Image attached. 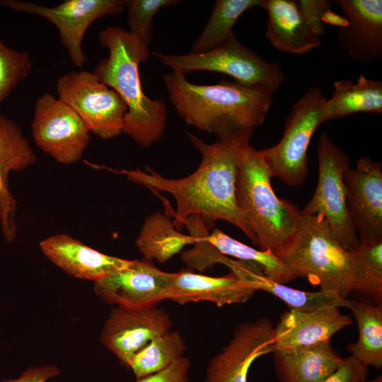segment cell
<instances>
[{"mask_svg": "<svg viewBox=\"0 0 382 382\" xmlns=\"http://www.w3.org/2000/svg\"><path fill=\"white\" fill-rule=\"evenodd\" d=\"M272 178L260 151L246 144L238 163L237 206L257 246L279 256L291 242L301 214L291 203L276 195Z\"/></svg>", "mask_w": 382, "mask_h": 382, "instance_id": "4", "label": "cell"}, {"mask_svg": "<svg viewBox=\"0 0 382 382\" xmlns=\"http://www.w3.org/2000/svg\"><path fill=\"white\" fill-rule=\"evenodd\" d=\"M327 98L319 87L310 88L293 105L283 136L274 146L260 150L272 177L299 187L308 175V149L318 127L323 123Z\"/></svg>", "mask_w": 382, "mask_h": 382, "instance_id": "7", "label": "cell"}, {"mask_svg": "<svg viewBox=\"0 0 382 382\" xmlns=\"http://www.w3.org/2000/svg\"><path fill=\"white\" fill-rule=\"evenodd\" d=\"M367 376L368 367L349 356L321 382H365Z\"/></svg>", "mask_w": 382, "mask_h": 382, "instance_id": "33", "label": "cell"}, {"mask_svg": "<svg viewBox=\"0 0 382 382\" xmlns=\"http://www.w3.org/2000/svg\"><path fill=\"white\" fill-rule=\"evenodd\" d=\"M31 129L37 145L65 165L79 161L91 139L76 112L50 93L36 99Z\"/></svg>", "mask_w": 382, "mask_h": 382, "instance_id": "10", "label": "cell"}, {"mask_svg": "<svg viewBox=\"0 0 382 382\" xmlns=\"http://www.w3.org/2000/svg\"><path fill=\"white\" fill-rule=\"evenodd\" d=\"M194 241L175 227L168 214L156 212L145 219L135 244L144 260L164 263Z\"/></svg>", "mask_w": 382, "mask_h": 382, "instance_id": "25", "label": "cell"}, {"mask_svg": "<svg viewBox=\"0 0 382 382\" xmlns=\"http://www.w3.org/2000/svg\"><path fill=\"white\" fill-rule=\"evenodd\" d=\"M347 21L338 41L351 59L369 64L382 59V1L337 0Z\"/></svg>", "mask_w": 382, "mask_h": 382, "instance_id": "16", "label": "cell"}, {"mask_svg": "<svg viewBox=\"0 0 382 382\" xmlns=\"http://www.w3.org/2000/svg\"><path fill=\"white\" fill-rule=\"evenodd\" d=\"M354 283L352 292L366 301L382 305V240L359 241L352 252Z\"/></svg>", "mask_w": 382, "mask_h": 382, "instance_id": "29", "label": "cell"}, {"mask_svg": "<svg viewBox=\"0 0 382 382\" xmlns=\"http://www.w3.org/2000/svg\"><path fill=\"white\" fill-rule=\"evenodd\" d=\"M175 0H127L128 32L143 43L149 45L153 37V19L159 9L174 5Z\"/></svg>", "mask_w": 382, "mask_h": 382, "instance_id": "32", "label": "cell"}, {"mask_svg": "<svg viewBox=\"0 0 382 382\" xmlns=\"http://www.w3.org/2000/svg\"><path fill=\"white\" fill-rule=\"evenodd\" d=\"M296 2L309 27L320 37L325 31L323 17L330 10L331 2L327 0H299Z\"/></svg>", "mask_w": 382, "mask_h": 382, "instance_id": "34", "label": "cell"}, {"mask_svg": "<svg viewBox=\"0 0 382 382\" xmlns=\"http://www.w3.org/2000/svg\"><path fill=\"white\" fill-rule=\"evenodd\" d=\"M279 257L298 277H306L320 290L344 299L352 294L353 253L340 245L322 214H301L291 242Z\"/></svg>", "mask_w": 382, "mask_h": 382, "instance_id": "5", "label": "cell"}, {"mask_svg": "<svg viewBox=\"0 0 382 382\" xmlns=\"http://www.w3.org/2000/svg\"><path fill=\"white\" fill-rule=\"evenodd\" d=\"M365 382H382V375L380 374L379 376L372 378V379H366Z\"/></svg>", "mask_w": 382, "mask_h": 382, "instance_id": "38", "label": "cell"}, {"mask_svg": "<svg viewBox=\"0 0 382 382\" xmlns=\"http://www.w3.org/2000/svg\"><path fill=\"white\" fill-rule=\"evenodd\" d=\"M36 155L19 125L0 115V224L5 240L13 241L16 235V202L9 191L8 175L35 163Z\"/></svg>", "mask_w": 382, "mask_h": 382, "instance_id": "19", "label": "cell"}, {"mask_svg": "<svg viewBox=\"0 0 382 382\" xmlns=\"http://www.w3.org/2000/svg\"><path fill=\"white\" fill-rule=\"evenodd\" d=\"M323 23H330L334 25L340 26L343 28L347 24V21L345 17L337 15V13H332L330 10H328L323 17Z\"/></svg>", "mask_w": 382, "mask_h": 382, "instance_id": "37", "label": "cell"}, {"mask_svg": "<svg viewBox=\"0 0 382 382\" xmlns=\"http://www.w3.org/2000/svg\"><path fill=\"white\" fill-rule=\"evenodd\" d=\"M352 323L350 317L342 313L338 307L313 311L289 309L274 327V350L330 342L334 335Z\"/></svg>", "mask_w": 382, "mask_h": 382, "instance_id": "17", "label": "cell"}, {"mask_svg": "<svg viewBox=\"0 0 382 382\" xmlns=\"http://www.w3.org/2000/svg\"><path fill=\"white\" fill-rule=\"evenodd\" d=\"M231 272L247 282L256 290H263L284 302L290 309L313 311L327 307L349 308L352 300L338 295L325 292L305 291L289 287L265 276L257 265L243 260H235L230 267Z\"/></svg>", "mask_w": 382, "mask_h": 382, "instance_id": "23", "label": "cell"}, {"mask_svg": "<svg viewBox=\"0 0 382 382\" xmlns=\"http://www.w3.org/2000/svg\"><path fill=\"white\" fill-rule=\"evenodd\" d=\"M186 345L180 333L168 330L150 341L130 361L137 379L158 372L183 357Z\"/></svg>", "mask_w": 382, "mask_h": 382, "instance_id": "30", "label": "cell"}, {"mask_svg": "<svg viewBox=\"0 0 382 382\" xmlns=\"http://www.w3.org/2000/svg\"><path fill=\"white\" fill-rule=\"evenodd\" d=\"M31 67L28 53L8 47L0 40V105L28 76Z\"/></svg>", "mask_w": 382, "mask_h": 382, "instance_id": "31", "label": "cell"}, {"mask_svg": "<svg viewBox=\"0 0 382 382\" xmlns=\"http://www.w3.org/2000/svg\"><path fill=\"white\" fill-rule=\"evenodd\" d=\"M351 309L358 325L356 342L347 351L366 366L382 367V306L366 300H352Z\"/></svg>", "mask_w": 382, "mask_h": 382, "instance_id": "26", "label": "cell"}, {"mask_svg": "<svg viewBox=\"0 0 382 382\" xmlns=\"http://www.w3.org/2000/svg\"><path fill=\"white\" fill-rule=\"evenodd\" d=\"M272 353L281 382H321L342 360L330 342L274 350Z\"/></svg>", "mask_w": 382, "mask_h": 382, "instance_id": "22", "label": "cell"}, {"mask_svg": "<svg viewBox=\"0 0 382 382\" xmlns=\"http://www.w3.org/2000/svg\"><path fill=\"white\" fill-rule=\"evenodd\" d=\"M273 329L267 317L238 323L229 342L209 362L204 382H248L253 361L274 350Z\"/></svg>", "mask_w": 382, "mask_h": 382, "instance_id": "14", "label": "cell"}, {"mask_svg": "<svg viewBox=\"0 0 382 382\" xmlns=\"http://www.w3.org/2000/svg\"><path fill=\"white\" fill-rule=\"evenodd\" d=\"M256 291L232 272L224 277H210L182 270L173 273L169 299L180 304L206 301L222 306L245 303Z\"/></svg>", "mask_w": 382, "mask_h": 382, "instance_id": "20", "label": "cell"}, {"mask_svg": "<svg viewBox=\"0 0 382 382\" xmlns=\"http://www.w3.org/2000/svg\"><path fill=\"white\" fill-rule=\"evenodd\" d=\"M351 223L359 241L382 240V164L363 156L343 175Z\"/></svg>", "mask_w": 382, "mask_h": 382, "instance_id": "15", "label": "cell"}, {"mask_svg": "<svg viewBox=\"0 0 382 382\" xmlns=\"http://www.w3.org/2000/svg\"><path fill=\"white\" fill-rule=\"evenodd\" d=\"M40 247L51 262L68 274L93 282L132 262L100 253L66 234L49 236L40 243Z\"/></svg>", "mask_w": 382, "mask_h": 382, "instance_id": "18", "label": "cell"}, {"mask_svg": "<svg viewBox=\"0 0 382 382\" xmlns=\"http://www.w3.org/2000/svg\"><path fill=\"white\" fill-rule=\"evenodd\" d=\"M56 89L59 98L76 112L90 132L103 139L122 132L127 107L93 72L69 71L58 78Z\"/></svg>", "mask_w": 382, "mask_h": 382, "instance_id": "9", "label": "cell"}, {"mask_svg": "<svg viewBox=\"0 0 382 382\" xmlns=\"http://www.w3.org/2000/svg\"><path fill=\"white\" fill-rule=\"evenodd\" d=\"M262 0H218L209 21L195 41L191 53H203L214 50L234 36L233 28L247 10L261 7Z\"/></svg>", "mask_w": 382, "mask_h": 382, "instance_id": "28", "label": "cell"}, {"mask_svg": "<svg viewBox=\"0 0 382 382\" xmlns=\"http://www.w3.org/2000/svg\"><path fill=\"white\" fill-rule=\"evenodd\" d=\"M317 159V186L301 214H322L340 245L354 252L359 245V238L349 217L343 178L349 166V157L324 132L318 139Z\"/></svg>", "mask_w": 382, "mask_h": 382, "instance_id": "8", "label": "cell"}, {"mask_svg": "<svg viewBox=\"0 0 382 382\" xmlns=\"http://www.w3.org/2000/svg\"><path fill=\"white\" fill-rule=\"evenodd\" d=\"M190 361L182 357L166 369L137 379V382H191L188 376Z\"/></svg>", "mask_w": 382, "mask_h": 382, "instance_id": "35", "label": "cell"}, {"mask_svg": "<svg viewBox=\"0 0 382 382\" xmlns=\"http://www.w3.org/2000/svg\"><path fill=\"white\" fill-rule=\"evenodd\" d=\"M98 40L108 50L109 56L99 62L93 72L126 104L122 132L139 145L148 147L163 135L167 117L165 103L148 98L142 91L139 67L150 57L149 45L118 26L101 30Z\"/></svg>", "mask_w": 382, "mask_h": 382, "instance_id": "2", "label": "cell"}, {"mask_svg": "<svg viewBox=\"0 0 382 382\" xmlns=\"http://www.w3.org/2000/svg\"><path fill=\"white\" fill-rule=\"evenodd\" d=\"M253 131L254 128L241 129L217 137L212 144L187 133L202 160L195 171L180 179L166 178L148 167L146 171L139 168L116 170L95 164L92 167L124 175L129 180L153 191L171 195L177 207L172 214L173 221L178 231L184 226V221L192 216H200L208 228L216 220H224L238 227L257 246V238L245 222L236 198L239 156L250 143Z\"/></svg>", "mask_w": 382, "mask_h": 382, "instance_id": "1", "label": "cell"}, {"mask_svg": "<svg viewBox=\"0 0 382 382\" xmlns=\"http://www.w3.org/2000/svg\"><path fill=\"white\" fill-rule=\"evenodd\" d=\"M170 100L178 115L189 125L217 137L262 124L273 97L236 81L197 85L185 75H163Z\"/></svg>", "mask_w": 382, "mask_h": 382, "instance_id": "3", "label": "cell"}, {"mask_svg": "<svg viewBox=\"0 0 382 382\" xmlns=\"http://www.w3.org/2000/svg\"><path fill=\"white\" fill-rule=\"evenodd\" d=\"M173 273L150 261L133 260L130 265L94 282L97 296L108 303L135 308L170 299Z\"/></svg>", "mask_w": 382, "mask_h": 382, "instance_id": "13", "label": "cell"}, {"mask_svg": "<svg viewBox=\"0 0 382 382\" xmlns=\"http://www.w3.org/2000/svg\"><path fill=\"white\" fill-rule=\"evenodd\" d=\"M207 241L226 256L251 262L259 267L265 276L275 282L287 284L297 275L270 250H257L247 245L216 228L206 236Z\"/></svg>", "mask_w": 382, "mask_h": 382, "instance_id": "27", "label": "cell"}, {"mask_svg": "<svg viewBox=\"0 0 382 382\" xmlns=\"http://www.w3.org/2000/svg\"><path fill=\"white\" fill-rule=\"evenodd\" d=\"M125 2L124 0H65L56 6L47 7L27 1H0L6 8L37 15L53 23L76 67H82L86 61L82 44L88 27L99 18L120 15L125 8Z\"/></svg>", "mask_w": 382, "mask_h": 382, "instance_id": "11", "label": "cell"}, {"mask_svg": "<svg viewBox=\"0 0 382 382\" xmlns=\"http://www.w3.org/2000/svg\"><path fill=\"white\" fill-rule=\"evenodd\" d=\"M261 8L267 12L266 36L277 50L303 54L322 44L305 21L296 1L262 0Z\"/></svg>", "mask_w": 382, "mask_h": 382, "instance_id": "21", "label": "cell"}, {"mask_svg": "<svg viewBox=\"0 0 382 382\" xmlns=\"http://www.w3.org/2000/svg\"><path fill=\"white\" fill-rule=\"evenodd\" d=\"M153 54L173 72L185 75L196 71L226 74L236 82L272 96L284 80L279 64L267 62L233 36L221 46L203 53Z\"/></svg>", "mask_w": 382, "mask_h": 382, "instance_id": "6", "label": "cell"}, {"mask_svg": "<svg viewBox=\"0 0 382 382\" xmlns=\"http://www.w3.org/2000/svg\"><path fill=\"white\" fill-rule=\"evenodd\" d=\"M59 372V369L53 365L33 367L27 369L18 378L4 379L1 382H45Z\"/></svg>", "mask_w": 382, "mask_h": 382, "instance_id": "36", "label": "cell"}, {"mask_svg": "<svg viewBox=\"0 0 382 382\" xmlns=\"http://www.w3.org/2000/svg\"><path fill=\"white\" fill-rule=\"evenodd\" d=\"M334 91L327 99L323 122L358 112H382V81L361 75L356 82L339 80L334 83Z\"/></svg>", "mask_w": 382, "mask_h": 382, "instance_id": "24", "label": "cell"}, {"mask_svg": "<svg viewBox=\"0 0 382 382\" xmlns=\"http://www.w3.org/2000/svg\"><path fill=\"white\" fill-rule=\"evenodd\" d=\"M173 321L156 305L113 308L105 322L100 342L125 367L150 341L170 330Z\"/></svg>", "mask_w": 382, "mask_h": 382, "instance_id": "12", "label": "cell"}]
</instances>
